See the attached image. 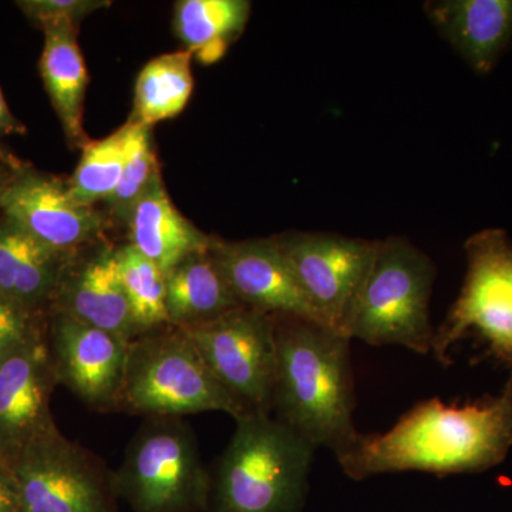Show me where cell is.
<instances>
[{
	"mask_svg": "<svg viewBox=\"0 0 512 512\" xmlns=\"http://www.w3.org/2000/svg\"><path fill=\"white\" fill-rule=\"evenodd\" d=\"M512 447V373L494 399L451 406L417 404L383 434H357L336 454L353 480L400 471L476 473L497 466Z\"/></svg>",
	"mask_w": 512,
	"mask_h": 512,
	"instance_id": "cell-1",
	"label": "cell"
},
{
	"mask_svg": "<svg viewBox=\"0 0 512 512\" xmlns=\"http://www.w3.org/2000/svg\"><path fill=\"white\" fill-rule=\"evenodd\" d=\"M276 339V419L315 447L338 454L356 439L350 339L292 316H272Z\"/></svg>",
	"mask_w": 512,
	"mask_h": 512,
	"instance_id": "cell-2",
	"label": "cell"
},
{
	"mask_svg": "<svg viewBox=\"0 0 512 512\" xmlns=\"http://www.w3.org/2000/svg\"><path fill=\"white\" fill-rule=\"evenodd\" d=\"M211 474V512H296L315 446L269 413L239 417Z\"/></svg>",
	"mask_w": 512,
	"mask_h": 512,
	"instance_id": "cell-3",
	"label": "cell"
},
{
	"mask_svg": "<svg viewBox=\"0 0 512 512\" xmlns=\"http://www.w3.org/2000/svg\"><path fill=\"white\" fill-rule=\"evenodd\" d=\"M116 410L147 419L224 412L237 420L254 412L215 377L194 343L174 326L128 343Z\"/></svg>",
	"mask_w": 512,
	"mask_h": 512,
	"instance_id": "cell-4",
	"label": "cell"
},
{
	"mask_svg": "<svg viewBox=\"0 0 512 512\" xmlns=\"http://www.w3.org/2000/svg\"><path fill=\"white\" fill-rule=\"evenodd\" d=\"M434 279L433 261L409 239H379L343 333L367 345H399L426 355L436 332L429 308Z\"/></svg>",
	"mask_w": 512,
	"mask_h": 512,
	"instance_id": "cell-5",
	"label": "cell"
},
{
	"mask_svg": "<svg viewBox=\"0 0 512 512\" xmlns=\"http://www.w3.org/2000/svg\"><path fill=\"white\" fill-rule=\"evenodd\" d=\"M117 498L134 512H202L210 508L211 474L194 431L178 417H148L113 473Z\"/></svg>",
	"mask_w": 512,
	"mask_h": 512,
	"instance_id": "cell-6",
	"label": "cell"
},
{
	"mask_svg": "<svg viewBox=\"0 0 512 512\" xmlns=\"http://www.w3.org/2000/svg\"><path fill=\"white\" fill-rule=\"evenodd\" d=\"M464 248L466 279L434 332L431 352L447 365L451 346L474 333L512 373V241L503 229H484L468 238Z\"/></svg>",
	"mask_w": 512,
	"mask_h": 512,
	"instance_id": "cell-7",
	"label": "cell"
},
{
	"mask_svg": "<svg viewBox=\"0 0 512 512\" xmlns=\"http://www.w3.org/2000/svg\"><path fill=\"white\" fill-rule=\"evenodd\" d=\"M9 466L20 512H116L113 473L59 429L33 441Z\"/></svg>",
	"mask_w": 512,
	"mask_h": 512,
	"instance_id": "cell-8",
	"label": "cell"
},
{
	"mask_svg": "<svg viewBox=\"0 0 512 512\" xmlns=\"http://www.w3.org/2000/svg\"><path fill=\"white\" fill-rule=\"evenodd\" d=\"M181 330L229 392L254 412L272 413L278 360L271 315L242 306Z\"/></svg>",
	"mask_w": 512,
	"mask_h": 512,
	"instance_id": "cell-9",
	"label": "cell"
},
{
	"mask_svg": "<svg viewBox=\"0 0 512 512\" xmlns=\"http://www.w3.org/2000/svg\"><path fill=\"white\" fill-rule=\"evenodd\" d=\"M275 239L320 319L343 333L375 259L377 241L326 232H288Z\"/></svg>",
	"mask_w": 512,
	"mask_h": 512,
	"instance_id": "cell-10",
	"label": "cell"
},
{
	"mask_svg": "<svg viewBox=\"0 0 512 512\" xmlns=\"http://www.w3.org/2000/svg\"><path fill=\"white\" fill-rule=\"evenodd\" d=\"M0 211L47 248L67 256L93 244L106 225L94 207L74 200L67 184L22 170L0 191Z\"/></svg>",
	"mask_w": 512,
	"mask_h": 512,
	"instance_id": "cell-11",
	"label": "cell"
},
{
	"mask_svg": "<svg viewBox=\"0 0 512 512\" xmlns=\"http://www.w3.org/2000/svg\"><path fill=\"white\" fill-rule=\"evenodd\" d=\"M46 340L57 383L90 409L116 410L130 342L62 313H52Z\"/></svg>",
	"mask_w": 512,
	"mask_h": 512,
	"instance_id": "cell-12",
	"label": "cell"
},
{
	"mask_svg": "<svg viewBox=\"0 0 512 512\" xmlns=\"http://www.w3.org/2000/svg\"><path fill=\"white\" fill-rule=\"evenodd\" d=\"M56 384L45 336L0 362V457L6 463L57 430L49 407Z\"/></svg>",
	"mask_w": 512,
	"mask_h": 512,
	"instance_id": "cell-13",
	"label": "cell"
},
{
	"mask_svg": "<svg viewBox=\"0 0 512 512\" xmlns=\"http://www.w3.org/2000/svg\"><path fill=\"white\" fill-rule=\"evenodd\" d=\"M212 252L242 305L266 315L325 325L296 281L275 237L241 242L215 239Z\"/></svg>",
	"mask_w": 512,
	"mask_h": 512,
	"instance_id": "cell-14",
	"label": "cell"
},
{
	"mask_svg": "<svg viewBox=\"0 0 512 512\" xmlns=\"http://www.w3.org/2000/svg\"><path fill=\"white\" fill-rule=\"evenodd\" d=\"M50 308L127 342L137 338L116 249L101 247L73 255L64 266Z\"/></svg>",
	"mask_w": 512,
	"mask_h": 512,
	"instance_id": "cell-15",
	"label": "cell"
},
{
	"mask_svg": "<svg viewBox=\"0 0 512 512\" xmlns=\"http://www.w3.org/2000/svg\"><path fill=\"white\" fill-rule=\"evenodd\" d=\"M424 10L477 74L493 72L512 42V0H434Z\"/></svg>",
	"mask_w": 512,
	"mask_h": 512,
	"instance_id": "cell-16",
	"label": "cell"
},
{
	"mask_svg": "<svg viewBox=\"0 0 512 512\" xmlns=\"http://www.w3.org/2000/svg\"><path fill=\"white\" fill-rule=\"evenodd\" d=\"M70 258L0 217V293L26 311L37 315L52 305Z\"/></svg>",
	"mask_w": 512,
	"mask_h": 512,
	"instance_id": "cell-17",
	"label": "cell"
},
{
	"mask_svg": "<svg viewBox=\"0 0 512 512\" xmlns=\"http://www.w3.org/2000/svg\"><path fill=\"white\" fill-rule=\"evenodd\" d=\"M127 225L130 245L153 261L165 275L188 255L210 249L215 242L174 207L161 174L134 205Z\"/></svg>",
	"mask_w": 512,
	"mask_h": 512,
	"instance_id": "cell-18",
	"label": "cell"
},
{
	"mask_svg": "<svg viewBox=\"0 0 512 512\" xmlns=\"http://www.w3.org/2000/svg\"><path fill=\"white\" fill-rule=\"evenodd\" d=\"M212 247L194 252L165 275V309L174 328H192L242 308Z\"/></svg>",
	"mask_w": 512,
	"mask_h": 512,
	"instance_id": "cell-19",
	"label": "cell"
},
{
	"mask_svg": "<svg viewBox=\"0 0 512 512\" xmlns=\"http://www.w3.org/2000/svg\"><path fill=\"white\" fill-rule=\"evenodd\" d=\"M45 47L40 74L64 133L70 143L86 146L83 131V104L89 83L86 63L77 43L76 23L60 22L43 26Z\"/></svg>",
	"mask_w": 512,
	"mask_h": 512,
	"instance_id": "cell-20",
	"label": "cell"
},
{
	"mask_svg": "<svg viewBox=\"0 0 512 512\" xmlns=\"http://www.w3.org/2000/svg\"><path fill=\"white\" fill-rule=\"evenodd\" d=\"M249 15L247 0H181L175 3L174 29L188 52L211 64L242 35Z\"/></svg>",
	"mask_w": 512,
	"mask_h": 512,
	"instance_id": "cell-21",
	"label": "cell"
},
{
	"mask_svg": "<svg viewBox=\"0 0 512 512\" xmlns=\"http://www.w3.org/2000/svg\"><path fill=\"white\" fill-rule=\"evenodd\" d=\"M192 53H165L138 73L131 121L151 127L183 113L194 90Z\"/></svg>",
	"mask_w": 512,
	"mask_h": 512,
	"instance_id": "cell-22",
	"label": "cell"
},
{
	"mask_svg": "<svg viewBox=\"0 0 512 512\" xmlns=\"http://www.w3.org/2000/svg\"><path fill=\"white\" fill-rule=\"evenodd\" d=\"M116 259L137 336L171 326L164 272L130 244L116 249Z\"/></svg>",
	"mask_w": 512,
	"mask_h": 512,
	"instance_id": "cell-23",
	"label": "cell"
},
{
	"mask_svg": "<svg viewBox=\"0 0 512 512\" xmlns=\"http://www.w3.org/2000/svg\"><path fill=\"white\" fill-rule=\"evenodd\" d=\"M130 123L103 140L87 143L76 171L67 183L74 200L94 207L113 194L123 173L126 161Z\"/></svg>",
	"mask_w": 512,
	"mask_h": 512,
	"instance_id": "cell-24",
	"label": "cell"
},
{
	"mask_svg": "<svg viewBox=\"0 0 512 512\" xmlns=\"http://www.w3.org/2000/svg\"><path fill=\"white\" fill-rule=\"evenodd\" d=\"M128 123H130V134H128L123 173L116 190L104 201L109 205L113 215L124 222L128 221L134 205L160 175L150 133L151 127L143 126L136 121H128Z\"/></svg>",
	"mask_w": 512,
	"mask_h": 512,
	"instance_id": "cell-25",
	"label": "cell"
},
{
	"mask_svg": "<svg viewBox=\"0 0 512 512\" xmlns=\"http://www.w3.org/2000/svg\"><path fill=\"white\" fill-rule=\"evenodd\" d=\"M42 336L36 315L0 293V362Z\"/></svg>",
	"mask_w": 512,
	"mask_h": 512,
	"instance_id": "cell-26",
	"label": "cell"
},
{
	"mask_svg": "<svg viewBox=\"0 0 512 512\" xmlns=\"http://www.w3.org/2000/svg\"><path fill=\"white\" fill-rule=\"evenodd\" d=\"M18 5L28 18L46 26L60 22L77 25L79 20L96 10L109 8L111 3L103 0H23Z\"/></svg>",
	"mask_w": 512,
	"mask_h": 512,
	"instance_id": "cell-27",
	"label": "cell"
},
{
	"mask_svg": "<svg viewBox=\"0 0 512 512\" xmlns=\"http://www.w3.org/2000/svg\"><path fill=\"white\" fill-rule=\"evenodd\" d=\"M0 512H20L19 488L12 467L0 457Z\"/></svg>",
	"mask_w": 512,
	"mask_h": 512,
	"instance_id": "cell-28",
	"label": "cell"
},
{
	"mask_svg": "<svg viewBox=\"0 0 512 512\" xmlns=\"http://www.w3.org/2000/svg\"><path fill=\"white\" fill-rule=\"evenodd\" d=\"M20 130H22V127H20L18 121L13 119L5 97L0 92V133H20Z\"/></svg>",
	"mask_w": 512,
	"mask_h": 512,
	"instance_id": "cell-29",
	"label": "cell"
},
{
	"mask_svg": "<svg viewBox=\"0 0 512 512\" xmlns=\"http://www.w3.org/2000/svg\"><path fill=\"white\" fill-rule=\"evenodd\" d=\"M19 168L10 163L9 158H0V191L12 180L13 175L18 173Z\"/></svg>",
	"mask_w": 512,
	"mask_h": 512,
	"instance_id": "cell-30",
	"label": "cell"
},
{
	"mask_svg": "<svg viewBox=\"0 0 512 512\" xmlns=\"http://www.w3.org/2000/svg\"><path fill=\"white\" fill-rule=\"evenodd\" d=\"M0 158H9V157L6 156V154H3L2 151H0Z\"/></svg>",
	"mask_w": 512,
	"mask_h": 512,
	"instance_id": "cell-31",
	"label": "cell"
}]
</instances>
